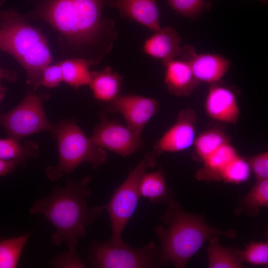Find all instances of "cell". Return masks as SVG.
<instances>
[{
	"instance_id": "1",
	"label": "cell",
	"mask_w": 268,
	"mask_h": 268,
	"mask_svg": "<svg viewBox=\"0 0 268 268\" xmlns=\"http://www.w3.org/2000/svg\"><path fill=\"white\" fill-rule=\"evenodd\" d=\"M112 0H43L29 16L41 18L76 49L98 47L105 55L116 38L114 21L102 18Z\"/></svg>"
},
{
	"instance_id": "2",
	"label": "cell",
	"mask_w": 268,
	"mask_h": 268,
	"mask_svg": "<svg viewBox=\"0 0 268 268\" xmlns=\"http://www.w3.org/2000/svg\"><path fill=\"white\" fill-rule=\"evenodd\" d=\"M91 177L77 182L71 180L62 188L54 187L49 195L36 200L30 208L32 214H43L55 229L51 240L55 245L65 243L75 250L78 239L84 237L86 228L104 210L103 206L89 207L87 199L92 194L88 185Z\"/></svg>"
},
{
	"instance_id": "3",
	"label": "cell",
	"mask_w": 268,
	"mask_h": 268,
	"mask_svg": "<svg viewBox=\"0 0 268 268\" xmlns=\"http://www.w3.org/2000/svg\"><path fill=\"white\" fill-rule=\"evenodd\" d=\"M166 203L167 208L159 219L167 227H155L161 243V266L171 263L176 268H185L207 240L218 236L234 238L236 235L234 230H222L210 225L202 215L186 211L173 198Z\"/></svg>"
},
{
	"instance_id": "4",
	"label": "cell",
	"mask_w": 268,
	"mask_h": 268,
	"mask_svg": "<svg viewBox=\"0 0 268 268\" xmlns=\"http://www.w3.org/2000/svg\"><path fill=\"white\" fill-rule=\"evenodd\" d=\"M0 50L17 60L26 71L27 84L36 90L41 86L44 69L52 61L46 38L13 10L0 11Z\"/></svg>"
},
{
	"instance_id": "5",
	"label": "cell",
	"mask_w": 268,
	"mask_h": 268,
	"mask_svg": "<svg viewBox=\"0 0 268 268\" xmlns=\"http://www.w3.org/2000/svg\"><path fill=\"white\" fill-rule=\"evenodd\" d=\"M54 137L58 140L59 161L57 165L46 169V175L51 181L71 173L84 162L97 169L107 160L105 150L96 145L73 121H63L55 125Z\"/></svg>"
},
{
	"instance_id": "6",
	"label": "cell",
	"mask_w": 268,
	"mask_h": 268,
	"mask_svg": "<svg viewBox=\"0 0 268 268\" xmlns=\"http://www.w3.org/2000/svg\"><path fill=\"white\" fill-rule=\"evenodd\" d=\"M156 156L152 152L144 155L126 179L114 191L109 202L103 205L108 212L112 228L109 241L114 244H122V234L129 220L134 214L141 197L139 185L146 170L153 167Z\"/></svg>"
},
{
	"instance_id": "7",
	"label": "cell",
	"mask_w": 268,
	"mask_h": 268,
	"mask_svg": "<svg viewBox=\"0 0 268 268\" xmlns=\"http://www.w3.org/2000/svg\"><path fill=\"white\" fill-rule=\"evenodd\" d=\"M88 261L95 268H147L160 266V250L151 242L140 248L130 247L125 243L114 244L96 241L89 250Z\"/></svg>"
},
{
	"instance_id": "8",
	"label": "cell",
	"mask_w": 268,
	"mask_h": 268,
	"mask_svg": "<svg viewBox=\"0 0 268 268\" xmlns=\"http://www.w3.org/2000/svg\"><path fill=\"white\" fill-rule=\"evenodd\" d=\"M49 94H36L27 91L22 101L6 113H0V126L8 137L20 140L29 135L44 131L54 135L55 125L48 121L43 103Z\"/></svg>"
},
{
	"instance_id": "9",
	"label": "cell",
	"mask_w": 268,
	"mask_h": 268,
	"mask_svg": "<svg viewBox=\"0 0 268 268\" xmlns=\"http://www.w3.org/2000/svg\"><path fill=\"white\" fill-rule=\"evenodd\" d=\"M90 139L96 145L124 156L139 150L143 143L140 136L127 126L109 120L103 114Z\"/></svg>"
},
{
	"instance_id": "10",
	"label": "cell",
	"mask_w": 268,
	"mask_h": 268,
	"mask_svg": "<svg viewBox=\"0 0 268 268\" xmlns=\"http://www.w3.org/2000/svg\"><path fill=\"white\" fill-rule=\"evenodd\" d=\"M158 109L159 103L154 99L132 94H119L107 105L108 111L120 113L127 126L140 136Z\"/></svg>"
},
{
	"instance_id": "11",
	"label": "cell",
	"mask_w": 268,
	"mask_h": 268,
	"mask_svg": "<svg viewBox=\"0 0 268 268\" xmlns=\"http://www.w3.org/2000/svg\"><path fill=\"white\" fill-rule=\"evenodd\" d=\"M196 116L191 109L181 111L176 123L161 137L154 146L156 157L165 152H176L193 145L196 138Z\"/></svg>"
},
{
	"instance_id": "12",
	"label": "cell",
	"mask_w": 268,
	"mask_h": 268,
	"mask_svg": "<svg viewBox=\"0 0 268 268\" xmlns=\"http://www.w3.org/2000/svg\"><path fill=\"white\" fill-rule=\"evenodd\" d=\"M188 63L200 82L213 84L218 81L230 67V61L217 54H198L192 46L181 47L178 56Z\"/></svg>"
},
{
	"instance_id": "13",
	"label": "cell",
	"mask_w": 268,
	"mask_h": 268,
	"mask_svg": "<svg viewBox=\"0 0 268 268\" xmlns=\"http://www.w3.org/2000/svg\"><path fill=\"white\" fill-rule=\"evenodd\" d=\"M205 111L211 119L234 124L238 120L240 109L235 93L217 83L211 84L204 103Z\"/></svg>"
},
{
	"instance_id": "14",
	"label": "cell",
	"mask_w": 268,
	"mask_h": 268,
	"mask_svg": "<svg viewBox=\"0 0 268 268\" xmlns=\"http://www.w3.org/2000/svg\"><path fill=\"white\" fill-rule=\"evenodd\" d=\"M110 6L118 9L122 17L138 22L155 32L161 28L156 0H112Z\"/></svg>"
},
{
	"instance_id": "15",
	"label": "cell",
	"mask_w": 268,
	"mask_h": 268,
	"mask_svg": "<svg viewBox=\"0 0 268 268\" xmlns=\"http://www.w3.org/2000/svg\"><path fill=\"white\" fill-rule=\"evenodd\" d=\"M181 38L171 26L164 27L146 40L143 45L145 53L160 59L164 66L178 57Z\"/></svg>"
},
{
	"instance_id": "16",
	"label": "cell",
	"mask_w": 268,
	"mask_h": 268,
	"mask_svg": "<svg viewBox=\"0 0 268 268\" xmlns=\"http://www.w3.org/2000/svg\"><path fill=\"white\" fill-rule=\"evenodd\" d=\"M164 82L168 91L178 96L191 95L200 82L194 75L188 63L173 60L166 65Z\"/></svg>"
},
{
	"instance_id": "17",
	"label": "cell",
	"mask_w": 268,
	"mask_h": 268,
	"mask_svg": "<svg viewBox=\"0 0 268 268\" xmlns=\"http://www.w3.org/2000/svg\"><path fill=\"white\" fill-rule=\"evenodd\" d=\"M90 74L89 85L95 99L108 103L119 95L123 77L117 72H113L111 67L93 71Z\"/></svg>"
},
{
	"instance_id": "18",
	"label": "cell",
	"mask_w": 268,
	"mask_h": 268,
	"mask_svg": "<svg viewBox=\"0 0 268 268\" xmlns=\"http://www.w3.org/2000/svg\"><path fill=\"white\" fill-rule=\"evenodd\" d=\"M237 155L235 148L229 142L223 144L202 161L203 166L197 172L196 178L207 181L221 180L223 169Z\"/></svg>"
},
{
	"instance_id": "19",
	"label": "cell",
	"mask_w": 268,
	"mask_h": 268,
	"mask_svg": "<svg viewBox=\"0 0 268 268\" xmlns=\"http://www.w3.org/2000/svg\"><path fill=\"white\" fill-rule=\"evenodd\" d=\"M206 247L208 267L209 268H243L245 266L241 260L240 250L221 245L217 236L209 240Z\"/></svg>"
},
{
	"instance_id": "20",
	"label": "cell",
	"mask_w": 268,
	"mask_h": 268,
	"mask_svg": "<svg viewBox=\"0 0 268 268\" xmlns=\"http://www.w3.org/2000/svg\"><path fill=\"white\" fill-rule=\"evenodd\" d=\"M60 64L63 81L75 89L89 84L91 74L89 67L97 64L93 60L84 58L67 59Z\"/></svg>"
},
{
	"instance_id": "21",
	"label": "cell",
	"mask_w": 268,
	"mask_h": 268,
	"mask_svg": "<svg viewBox=\"0 0 268 268\" xmlns=\"http://www.w3.org/2000/svg\"><path fill=\"white\" fill-rule=\"evenodd\" d=\"M139 190L141 197L152 203H166L172 198L165 177L160 171L145 172L140 181Z\"/></svg>"
},
{
	"instance_id": "22",
	"label": "cell",
	"mask_w": 268,
	"mask_h": 268,
	"mask_svg": "<svg viewBox=\"0 0 268 268\" xmlns=\"http://www.w3.org/2000/svg\"><path fill=\"white\" fill-rule=\"evenodd\" d=\"M38 155V144L32 140H28L22 144L20 140L11 137L0 138V159L17 161L22 165L28 159Z\"/></svg>"
},
{
	"instance_id": "23",
	"label": "cell",
	"mask_w": 268,
	"mask_h": 268,
	"mask_svg": "<svg viewBox=\"0 0 268 268\" xmlns=\"http://www.w3.org/2000/svg\"><path fill=\"white\" fill-rule=\"evenodd\" d=\"M31 234L28 233L0 241V268L17 267Z\"/></svg>"
},
{
	"instance_id": "24",
	"label": "cell",
	"mask_w": 268,
	"mask_h": 268,
	"mask_svg": "<svg viewBox=\"0 0 268 268\" xmlns=\"http://www.w3.org/2000/svg\"><path fill=\"white\" fill-rule=\"evenodd\" d=\"M229 142L228 136L217 129L207 130L196 137L193 145L199 158L203 161L223 144Z\"/></svg>"
},
{
	"instance_id": "25",
	"label": "cell",
	"mask_w": 268,
	"mask_h": 268,
	"mask_svg": "<svg viewBox=\"0 0 268 268\" xmlns=\"http://www.w3.org/2000/svg\"><path fill=\"white\" fill-rule=\"evenodd\" d=\"M268 205V179L257 181L242 200L241 208L244 212L257 214L260 209Z\"/></svg>"
},
{
	"instance_id": "26",
	"label": "cell",
	"mask_w": 268,
	"mask_h": 268,
	"mask_svg": "<svg viewBox=\"0 0 268 268\" xmlns=\"http://www.w3.org/2000/svg\"><path fill=\"white\" fill-rule=\"evenodd\" d=\"M251 172L247 160L238 154L225 166L221 173L220 180L229 183H242L250 178Z\"/></svg>"
},
{
	"instance_id": "27",
	"label": "cell",
	"mask_w": 268,
	"mask_h": 268,
	"mask_svg": "<svg viewBox=\"0 0 268 268\" xmlns=\"http://www.w3.org/2000/svg\"><path fill=\"white\" fill-rule=\"evenodd\" d=\"M168 4L177 12L195 20L211 6L210 1L205 0H166Z\"/></svg>"
},
{
	"instance_id": "28",
	"label": "cell",
	"mask_w": 268,
	"mask_h": 268,
	"mask_svg": "<svg viewBox=\"0 0 268 268\" xmlns=\"http://www.w3.org/2000/svg\"><path fill=\"white\" fill-rule=\"evenodd\" d=\"M240 258L242 262L253 265L266 266L268 264V242H252L240 250Z\"/></svg>"
},
{
	"instance_id": "29",
	"label": "cell",
	"mask_w": 268,
	"mask_h": 268,
	"mask_svg": "<svg viewBox=\"0 0 268 268\" xmlns=\"http://www.w3.org/2000/svg\"><path fill=\"white\" fill-rule=\"evenodd\" d=\"M257 181L268 179V153L263 152L247 159Z\"/></svg>"
},
{
	"instance_id": "30",
	"label": "cell",
	"mask_w": 268,
	"mask_h": 268,
	"mask_svg": "<svg viewBox=\"0 0 268 268\" xmlns=\"http://www.w3.org/2000/svg\"><path fill=\"white\" fill-rule=\"evenodd\" d=\"M62 81L63 74L60 63L48 65L45 68L42 75L41 86L53 88L59 85Z\"/></svg>"
},
{
	"instance_id": "31",
	"label": "cell",
	"mask_w": 268,
	"mask_h": 268,
	"mask_svg": "<svg viewBox=\"0 0 268 268\" xmlns=\"http://www.w3.org/2000/svg\"><path fill=\"white\" fill-rule=\"evenodd\" d=\"M54 267L58 268H85L76 250H68L54 258L50 263Z\"/></svg>"
},
{
	"instance_id": "32",
	"label": "cell",
	"mask_w": 268,
	"mask_h": 268,
	"mask_svg": "<svg viewBox=\"0 0 268 268\" xmlns=\"http://www.w3.org/2000/svg\"><path fill=\"white\" fill-rule=\"evenodd\" d=\"M18 165L20 164L17 161L0 159V177L11 173Z\"/></svg>"
},
{
	"instance_id": "33",
	"label": "cell",
	"mask_w": 268,
	"mask_h": 268,
	"mask_svg": "<svg viewBox=\"0 0 268 268\" xmlns=\"http://www.w3.org/2000/svg\"><path fill=\"white\" fill-rule=\"evenodd\" d=\"M17 78L16 72L14 70L0 67V80H4L11 82H15Z\"/></svg>"
},
{
	"instance_id": "34",
	"label": "cell",
	"mask_w": 268,
	"mask_h": 268,
	"mask_svg": "<svg viewBox=\"0 0 268 268\" xmlns=\"http://www.w3.org/2000/svg\"><path fill=\"white\" fill-rule=\"evenodd\" d=\"M6 91L7 87L2 86L1 84V80H0V103L4 98Z\"/></svg>"
},
{
	"instance_id": "35",
	"label": "cell",
	"mask_w": 268,
	"mask_h": 268,
	"mask_svg": "<svg viewBox=\"0 0 268 268\" xmlns=\"http://www.w3.org/2000/svg\"><path fill=\"white\" fill-rule=\"evenodd\" d=\"M261 0V1H262L263 3H264L265 4H268V0Z\"/></svg>"
}]
</instances>
